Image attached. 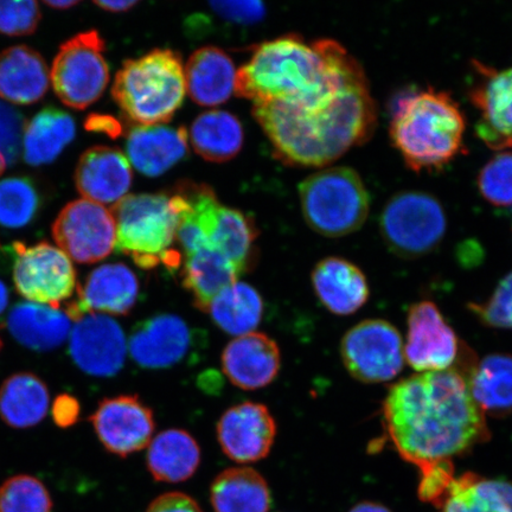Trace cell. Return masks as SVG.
<instances>
[{"instance_id": "obj_1", "label": "cell", "mask_w": 512, "mask_h": 512, "mask_svg": "<svg viewBox=\"0 0 512 512\" xmlns=\"http://www.w3.org/2000/svg\"><path fill=\"white\" fill-rule=\"evenodd\" d=\"M387 439L416 467L464 456L491 437L485 414L457 369L408 377L390 387L382 408Z\"/></svg>"}, {"instance_id": "obj_2", "label": "cell", "mask_w": 512, "mask_h": 512, "mask_svg": "<svg viewBox=\"0 0 512 512\" xmlns=\"http://www.w3.org/2000/svg\"><path fill=\"white\" fill-rule=\"evenodd\" d=\"M368 82L361 64L334 40L287 35L260 44L238 70L240 98L277 102L302 112L325 110Z\"/></svg>"}, {"instance_id": "obj_3", "label": "cell", "mask_w": 512, "mask_h": 512, "mask_svg": "<svg viewBox=\"0 0 512 512\" xmlns=\"http://www.w3.org/2000/svg\"><path fill=\"white\" fill-rule=\"evenodd\" d=\"M253 115L274 147L275 157L294 166L320 168L352 147L368 142L376 126V105L369 82L336 104L302 112L277 102L254 104Z\"/></svg>"}, {"instance_id": "obj_4", "label": "cell", "mask_w": 512, "mask_h": 512, "mask_svg": "<svg viewBox=\"0 0 512 512\" xmlns=\"http://www.w3.org/2000/svg\"><path fill=\"white\" fill-rule=\"evenodd\" d=\"M465 128L464 114L452 96L428 88L395 101L389 133L409 169L432 172L464 150Z\"/></svg>"}, {"instance_id": "obj_5", "label": "cell", "mask_w": 512, "mask_h": 512, "mask_svg": "<svg viewBox=\"0 0 512 512\" xmlns=\"http://www.w3.org/2000/svg\"><path fill=\"white\" fill-rule=\"evenodd\" d=\"M187 85L181 56L156 49L127 60L115 76L112 95L125 117L137 126H159L174 118Z\"/></svg>"}, {"instance_id": "obj_6", "label": "cell", "mask_w": 512, "mask_h": 512, "mask_svg": "<svg viewBox=\"0 0 512 512\" xmlns=\"http://www.w3.org/2000/svg\"><path fill=\"white\" fill-rule=\"evenodd\" d=\"M112 215L120 253L131 256L139 267L165 264L174 268L181 255L174 251L178 216L165 194L128 195L114 204Z\"/></svg>"}, {"instance_id": "obj_7", "label": "cell", "mask_w": 512, "mask_h": 512, "mask_svg": "<svg viewBox=\"0 0 512 512\" xmlns=\"http://www.w3.org/2000/svg\"><path fill=\"white\" fill-rule=\"evenodd\" d=\"M305 221L326 238H341L368 219L369 192L362 178L347 166L316 172L299 185Z\"/></svg>"}, {"instance_id": "obj_8", "label": "cell", "mask_w": 512, "mask_h": 512, "mask_svg": "<svg viewBox=\"0 0 512 512\" xmlns=\"http://www.w3.org/2000/svg\"><path fill=\"white\" fill-rule=\"evenodd\" d=\"M380 229L390 251L416 259L432 253L444 240L447 219L437 197L424 191H401L384 206Z\"/></svg>"}, {"instance_id": "obj_9", "label": "cell", "mask_w": 512, "mask_h": 512, "mask_svg": "<svg viewBox=\"0 0 512 512\" xmlns=\"http://www.w3.org/2000/svg\"><path fill=\"white\" fill-rule=\"evenodd\" d=\"M105 42L96 30L64 42L50 70V83L64 105L86 110L104 94L110 81Z\"/></svg>"}, {"instance_id": "obj_10", "label": "cell", "mask_w": 512, "mask_h": 512, "mask_svg": "<svg viewBox=\"0 0 512 512\" xmlns=\"http://www.w3.org/2000/svg\"><path fill=\"white\" fill-rule=\"evenodd\" d=\"M12 251L15 288L29 303L61 309V305L79 290L73 262L59 247L49 242L32 246L15 242Z\"/></svg>"}, {"instance_id": "obj_11", "label": "cell", "mask_w": 512, "mask_h": 512, "mask_svg": "<svg viewBox=\"0 0 512 512\" xmlns=\"http://www.w3.org/2000/svg\"><path fill=\"white\" fill-rule=\"evenodd\" d=\"M341 355L349 374L364 383L394 380L406 361L400 332L383 319L352 326L342 339Z\"/></svg>"}, {"instance_id": "obj_12", "label": "cell", "mask_w": 512, "mask_h": 512, "mask_svg": "<svg viewBox=\"0 0 512 512\" xmlns=\"http://www.w3.org/2000/svg\"><path fill=\"white\" fill-rule=\"evenodd\" d=\"M51 232L61 251L79 264L106 259L117 242L112 211L87 200L68 203L56 217Z\"/></svg>"}, {"instance_id": "obj_13", "label": "cell", "mask_w": 512, "mask_h": 512, "mask_svg": "<svg viewBox=\"0 0 512 512\" xmlns=\"http://www.w3.org/2000/svg\"><path fill=\"white\" fill-rule=\"evenodd\" d=\"M405 360L419 373L457 366L465 344L447 324L438 306L424 300L409 307Z\"/></svg>"}, {"instance_id": "obj_14", "label": "cell", "mask_w": 512, "mask_h": 512, "mask_svg": "<svg viewBox=\"0 0 512 512\" xmlns=\"http://www.w3.org/2000/svg\"><path fill=\"white\" fill-rule=\"evenodd\" d=\"M89 420L106 450L121 458L149 446L156 428L151 409L136 395L102 400Z\"/></svg>"}, {"instance_id": "obj_15", "label": "cell", "mask_w": 512, "mask_h": 512, "mask_svg": "<svg viewBox=\"0 0 512 512\" xmlns=\"http://www.w3.org/2000/svg\"><path fill=\"white\" fill-rule=\"evenodd\" d=\"M476 79L470 88L472 105L480 118L477 136L495 151L512 147V68L496 70L473 61Z\"/></svg>"}, {"instance_id": "obj_16", "label": "cell", "mask_w": 512, "mask_h": 512, "mask_svg": "<svg viewBox=\"0 0 512 512\" xmlns=\"http://www.w3.org/2000/svg\"><path fill=\"white\" fill-rule=\"evenodd\" d=\"M69 337L70 355L85 373L110 377L124 367L128 345L123 329L112 318L88 313L76 320Z\"/></svg>"}, {"instance_id": "obj_17", "label": "cell", "mask_w": 512, "mask_h": 512, "mask_svg": "<svg viewBox=\"0 0 512 512\" xmlns=\"http://www.w3.org/2000/svg\"><path fill=\"white\" fill-rule=\"evenodd\" d=\"M277 435L273 415L261 403L245 402L221 416L217 439L222 451L236 463L259 462L270 454Z\"/></svg>"}, {"instance_id": "obj_18", "label": "cell", "mask_w": 512, "mask_h": 512, "mask_svg": "<svg viewBox=\"0 0 512 512\" xmlns=\"http://www.w3.org/2000/svg\"><path fill=\"white\" fill-rule=\"evenodd\" d=\"M78 294V299L64 309L75 322L88 313L125 316L137 303L139 281L123 264L104 265L88 275L85 285L79 286Z\"/></svg>"}, {"instance_id": "obj_19", "label": "cell", "mask_w": 512, "mask_h": 512, "mask_svg": "<svg viewBox=\"0 0 512 512\" xmlns=\"http://www.w3.org/2000/svg\"><path fill=\"white\" fill-rule=\"evenodd\" d=\"M191 330L176 315L153 316L132 330L128 350L133 361L145 369H165L175 366L189 354Z\"/></svg>"}, {"instance_id": "obj_20", "label": "cell", "mask_w": 512, "mask_h": 512, "mask_svg": "<svg viewBox=\"0 0 512 512\" xmlns=\"http://www.w3.org/2000/svg\"><path fill=\"white\" fill-rule=\"evenodd\" d=\"M75 184L83 200L105 206L123 200L132 184V169L118 149L94 146L81 156L75 171Z\"/></svg>"}, {"instance_id": "obj_21", "label": "cell", "mask_w": 512, "mask_h": 512, "mask_svg": "<svg viewBox=\"0 0 512 512\" xmlns=\"http://www.w3.org/2000/svg\"><path fill=\"white\" fill-rule=\"evenodd\" d=\"M280 366L278 344L260 332L236 337L222 354L224 374L243 390L265 388L278 376Z\"/></svg>"}, {"instance_id": "obj_22", "label": "cell", "mask_w": 512, "mask_h": 512, "mask_svg": "<svg viewBox=\"0 0 512 512\" xmlns=\"http://www.w3.org/2000/svg\"><path fill=\"white\" fill-rule=\"evenodd\" d=\"M312 284L320 302L338 316H350L368 302L366 275L355 264L337 256L319 261L312 272Z\"/></svg>"}, {"instance_id": "obj_23", "label": "cell", "mask_w": 512, "mask_h": 512, "mask_svg": "<svg viewBox=\"0 0 512 512\" xmlns=\"http://www.w3.org/2000/svg\"><path fill=\"white\" fill-rule=\"evenodd\" d=\"M189 134L184 127L136 126L128 134V162L149 177L163 175L187 156Z\"/></svg>"}, {"instance_id": "obj_24", "label": "cell", "mask_w": 512, "mask_h": 512, "mask_svg": "<svg viewBox=\"0 0 512 512\" xmlns=\"http://www.w3.org/2000/svg\"><path fill=\"white\" fill-rule=\"evenodd\" d=\"M50 87V70L42 55L28 46L0 53V99L14 105H32Z\"/></svg>"}, {"instance_id": "obj_25", "label": "cell", "mask_w": 512, "mask_h": 512, "mask_svg": "<svg viewBox=\"0 0 512 512\" xmlns=\"http://www.w3.org/2000/svg\"><path fill=\"white\" fill-rule=\"evenodd\" d=\"M184 70L187 91L197 105H222L235 91L238 72L232 59L220 48L196 50Z\"/></svg>"}, {"instance_id": "obj_26", "label": "cell", "mask_w": 512, "mask_h": 512, "mask_svg": "<svg viewBox=\"0 0 512 512\" xmlns=\"http://www.w3.org/2000/svg\"><path fill=\"white\" fill-rule=\"evenodd\" d=\"M8 328L25 348L50 351L66 342L72 332V319L62 309L28 302L12 307Z\"/></svg>"}, {"instance_id": "obj_27", "label": "cell", "mask_w": 512, "mask_h": 512, "mask_svg": "<svg viewBox=\"0 0 512 512\" xmlns=\"http://www.w3.org/2000/svg\"><path fill=\"white\" fill-rule=\"evenodd\" d=\"M46 382L29 371L11 375L0 386V419L17 430L35 427L49 412Z\"/></svg>"}, {"instance_id": "obj_28", "label": "cell", "mask_w": 512, "mask_h": 512, "mask_svg": "<svg viewBox=\"0 0 512 512\" xmlns=\"http://www.w3.org/2000/svg\"><path fill=\"white\" fill-rule=\"evenodd\" d=\"M465 380L485 415L504 418L512 413V355L491 354L477 360Z\"/></svg>"}, {"instance_id": "obj_29", "label": "cell", "mask_w": 512, "mask_h": 512, "mask_svg": "<svg viewBox=\"0 0 512 512\" xmlns=\"http://www.w3.org/2000/svg\"><path fill=\"white\" fill-rule=\"evenodd\" d=\"M146 462L158 482L181 483L195 475L201 463V448L188 432L164 431L151 441Z\"/></svg>"}, {"instance_id": "obj_30", "label": "cell", "mask_w": 512, "mask_h": 512, "mask_svg": "<svg viewBox=\"0 0 512 512\" xmlns=\"http://www.w3.org/2000/svg\"><path fill=\"white\" fill-rule=\"evenodd\" d=\"M76 134L75 121L67 112L46 107L24 127L22 152L32 166L53 163Z\"/></svg>"}, {"instance_id": "obj_31", "label": "cell", "mask_w": 512, "mask_h": 512, "mask_svg": "<svg viewBox=\"0 0 512 512\" xmlns=\"http://www.w3.org/2000/svg\"><path fill=\"white\" fill-rule=\"evenodd\" d=\"M215 512H268L271 491L267 482L251 467H233L220 473L211 484Z\"/></svg>"}, {"instance_id": "obj_32", "label": "cell", "mask_w": 512, "mask_h": 512, "mask_svg": "<svg viewBox=\"0 0 512 512\" xmlns=\"http://www.w3.org/2000/svg\"><path fill=\"white\" fill-rule=\"evenodd\" d=\"M239 277L232 262L214 248L204 247L185 256L183 285L192 294L197 309L203 312L208 313L213 300L238 283Z\"/></svg>"}, {"instance_id": "obj_33", "label": "cell", "mask_w": 512, "mask_h": 512, "mask_svg": "<svg viewBox=\"0 0 512 512\" xmlns=\"http://www.w3.org/2000/svg\"><path fill=\"white\" fill-rule=\"evenodd\" d=\"M197 155L213 163H224L239 155L243 128L232 113L211 111L198 117L188 132Z\"/></svg>"}, {"instance_id": "obj_34", "label": "cell", "mask_w": 512, "mask_h": 512, "mask_svg": "<svg viewBox=\"0 0 512 512\" xmlns=\"http://www.w3.org/2000/svg\"><path fill=\"white\" fill-rule=\"evenodd\" d=\"M208 313L222 331L245 336L258 328L264 315V300L251 285L238 281L213 300Z\"/></svg>"}, {"instance_id": "obj_35", "label": "cell", "mask_w": 512, "mask_h": 512, "mask_svg": "<svg viewBox=\"0 0 512 512\" xmlns=\"http://www.w3.org/2000/svg\"><path fill=\"white\" fill-rule=\"evenodd\" d=\"M258 236L253 220L239 210L221 206L209 234V245L227 258L241 275L253 258Z\"/></svg>"}, {"instance_id": "obj_36", "label": "cell", "mask_w": 512, "mask_h": 512, "mask_svg": "<svg viewBox=\"0 0 512 512\" xmlns=\"http://www.w3.org/2000/svg\"><path fill=\"white\" fill-rule=\"evenodd\" d=\"M266 8L261 2H211L207 9L195 12L185 22L190 37L217 34L220 28L246 29L265 18Z\"/></svg>"}, {"instance_id": "obj_37", "label": "cell", "mask_w": 512, "mask_h": 512, "mask_svg": "<svg viewBox=\"0 0 512 512\" xmlns=\"http://www.w3.org/2000/svg\"><path fill=\"white\" fill-rule=\"evenodd\" d=\"M41 209V197L27 177L0 181V226L18 229L28 226Z\"/></svg>"}, {"instance_id": "obj_38", "label": "cell", "mask_w": 512, "mask_h": 512, "mask_svg": "<svg viewBox=\"0 0 512 512\" xmlns=\"http://www.w3.org/2000/svg\"><path fill=\"white\" fill-rule=\"evenodd\" d=\"M53 499L40 479L17 475L0 486V512H51Z\"/></svg>"}, {"instance_id": "obj_39", "label": "cell", "mask_w": 512, "mask_h": 512, "mask_svg": "<svg viewBox=\"0 0 512 512\" xmlns=\"http://www.w3.org/2000/svg\"><path fill=\"white\" fill-rule=\"evenodd\" d=\"M477 184L486 201L496 207L512 206V152L492 157L480 170Z\"/></svg>"}, {"instance_id": "obj_40", "label": "cell", "mask_w": 512, "mask_h": 512, "mask_svg": "<svg viewBox=\"0 0 512 512\" xmlns=\"http://www.w3.org/2000/svg\"><path fill=\"white\" fill-rule=\"evenodd\" d=\"M469 309L489 328L512 329V272L505 275L488 300L470 304Z\"/></svg>"}, {"instance_id": "obj_41", "label": "cell", "mask_w": 512, "mask_h": 512, "mask_svg": "<svg viewBox=\"0 0 512 512\" xmlns=\"http://www.w3.org/2000/svg\"><path fill=\"white\" fill-rule=\"evenodd\" d=\"M419 471L418 496L420 501L430 503L440 509L457 478L454 475L452 460L421 466Z\"/></svg>"}, {"instance_id": "obj_42", "label": "cell", "mask_w": 512, "mask_h": 512, "mask_svg": "<svg viewBox=\"0 0 512 512\" xmlns=\"http://www.w3.org/2000/svg\"><path fill=\"white\" fill-rule=\"evenodd\" d=\"M41 18L40 5L34 0L0 2V34L6 36L34 34Z\"/></svg>"}, {"instance_id": "obj_43", "label": "cell", "mask_w": 512, "mask_h": 512, "mask_svg": "<svg viewBox=\"0 0 512 512\" xmlns=\"http://www.w3.org/2000/svg\"><path fill=\"white\" fill-rule=\"evenodd\" d=\"M476 473L467 472L454 480L441 504V512H496L475 490Z\"/></svg>"}, {"instance_id": "obj_44", "label": "cell", "mask_w": 512, "mask_h": 512, "mask_svg": "<svg viewBox=\"0 0 512 512\" xmlns=\"http://www.w3.org/2000/svg\"><path fill=\"white\" fill-rule=\"evenodd\" d=\"M24 127L23 115L0 100V152L8 165H14L22 153Z\"/></svg>"}, {"instance_id": "obj_45", "label": "cell", "mask_w": 512, "mask_h": 512, "mask_svg": "<svg viewBox=\"0 0 512 512\" xmlns=\"http://www.w3.org/2000/svg\"><path fill=\"white\" fill-rule=\"evenodd\" d=\"M477 494L496 512H512V483L502 479H486L476 476Z\"/></svg>"}, {"instance_id": "obj_46", "label": "cell", "mask_w": 512, "mask_h": 512, "mask_svg": "<svg viewBox=\"0 0 512 512\" xmlns=\"http://www.w3.org/2000/svg\"><path fill=\"white\" fill-rule=\"evenodd\" d=\"M146 512H203L194 498L183 492H169L159 496L150 504Z\"/></svg>"}, {"instance_id": "obj_47", "label": "cell", "mask_w": 512, "mask_h": 512, "mask_svg": "<svg viewBox=\"0 0 512 512\" xmlns=\"http://www.w3.org/2000/svg\"><path fill=\"white\" fill-rule=\"evenodd\" d=\"M80 416L79 401L68 394L60 395L53 405V418L55 424L67 428L76 424Z\"/></svg>"}, {"instance_id": "obj_48", "label": "cell", "mask_w": 512, "mask_h": 512, "mask_svg": "<svg viewBox=\"0 0 512 512\" xmlns=\"http://www.w3.org/2000/svg\"><path fill=\"white\" fill-rule=\"evenodd\" d=\"M86 128L89 131L106 133L112 138L118 137L121 132V125L107 115H91L86 121Z\"/></svg>"}, {"instance_id": "obj_49", "label": "cell", "mask_w": 512, "mask_h": 512, "mask_svg": "<svg viewBox=\"0 0 512 512\" xmlns=\"http://www.w3.org/2000/svg\"><path fill=\"white\" fill-rule=\"evenodd\" d=\"M96 6H99L102 10L110 12H126L138 5L136 0H114V2H94Z\"/></svg>"}, {"instance_id": "obj_50", "label": "cell", "mask_w": 512, "mask_h": 512, "mask_svg": "<svg viewBox=\"0 0 512 512\" xmlns=\"http://www.w3.org/2000/svg\"><path fill=\"white\" fill-rule=\"evenodd\" d=\"M349 512H392L384 505L374 502H363L355 505Z\"/></svg>"}, {"instance_id": "obj_51", "label": "cell", "mask_w": 512, "mask_h": 512, "mask_svg": "<svg viewBox=\"0 0 512 512\" xmlns=\"http://www.w3.org/2000/svg\"><path fill=\"white\" fill-rule=\"evenodd\" d=\"M44 4L55 10H68L78 5L79 2H74V0H49V2H44Z\"/></svg>"}, {"instance_id": "obj_52", "label": "cell", "mask_w": 512, "mask_h": 512, "mask_svg": "<svg viewBox=\"0 0 512 512\" xmlns=\"http://www.w3.org/2000/svg\"><path fill=\"white\" fill-rule=\"evenodd\" d=\"M9 304V290L4 284V281L0 279V316L3 315L6 307Z\"/></svg>"}, {"instance_id": "obj_53", "label": "cell", "mask_w": 512, "mask_h": 512, "mask_svg": "<svg viewBox=\"0 0 512 512\" xmlns=\"http://www.w3.org/2000/svg\"><path fill=\"white\" fill-rule=\"evenodd\" d=\"M6 166H8V163H6V159L2 152H0V176L3 175V172L6 169Z\"/></svg>"}, {"instance_id": "obj_54", "label": "cell", "mask_w": 512, "mask_h": 512, "mask_svg": "<svg viewBox=\"0 0 512 512\" xmlns=\"http://www.w3.org/2000/svg\"><path fill=\"white\" fill-rule=\"evenodd\" d=\"M3 349V339L2 337H0V351H2Z\"/></svg>"}]
</instances>
